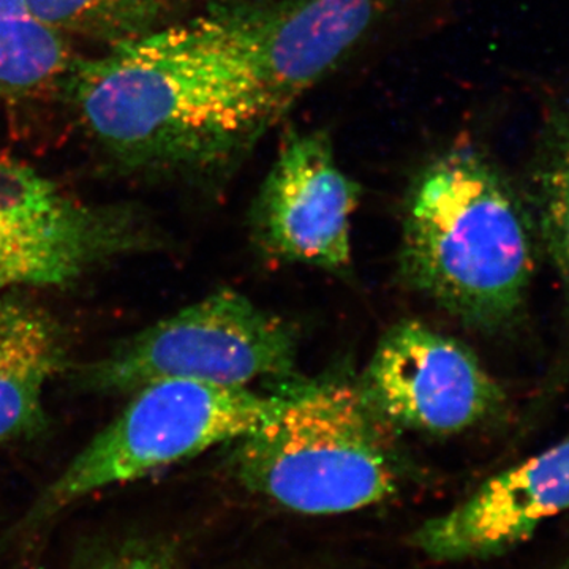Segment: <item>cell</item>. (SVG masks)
Here are the masks:
<instances>
[{
  "instance_id": "1",
  "label": "cell",
  "mask_w": 569,
  "mask_h": 569,
  "mask_svg": "<svg viewBox=\"0 0 569 569\" xmlns=\"http://www.w3.org/2000/svg\"><path fill=\"white\" fill-rule=\"evenodd\" d=\"M82 126L127 167H204L272 118L238 7L159 26L69 71Z\"/></svg>"
},
{
  "instance_id": "2",
  "label": "cell",
  "mask_w": 569,
  "mask_h": 569,
  "mask_svg": "<svg viewBox=\"0 0 569 569\" xmlns=\"http://www.w3.org/2000/svg\"><path fill=\"white\" fill-rule=\"evenodd\" d=\"M533 233L530 213L488 157L458 146L411 186L400 271L462 323L505 328L526 306Z\"/></svg>"
},
{
  "instance_id": "3",
  "label": "cell",
  "mask_w": 569,
  "mask_h": 569,
  "mask_svg": "<svg viewBox=\"0 0 569 569\" xmlns=\"http://www.w3.org/2000/svg\"><path fill=\"white\" fill-rule=\"evenodd\" d=\"M387 421L361 388L305 389L271 425L231 441L230 467L250 492L309 516L383 503L402 485Z\"/></svg>"
},
{
  "instance_id": "4",
  "label": "cell",
  "mask_w": 569,
  "mask_h": 569,
  "mask_svg": "<svg viewBox=\"0 0 569 569\" xmlns=\"http://www.w3.org/2000/svg\"><path fill=\"white\" fill-rule=\"evenodd\" d=\"M298 395H258L250 388L183 378L144 385L44 489L31 518H51L99 490L231 443L282 417Z\"/></svg>"
},
{
  "instance_id": "5",
  "label": "cell",
  "mask_w": 569,
  "mask_h": 569,
  "mask_svg": "<svg viewBox=\"0 0 569 569\" xmlns=\"http://www.w3.org/2000/svg\"><path fill=\"white\" fill-rule=\"evenodd\" d=\"M298 335L282 318L233 290L217 291L114 343L71 370L82 391L132 395L168 378L249 388L293 373Z\"/></svg>"
},
{
  "instance_id": "6",
  "label": "cell",
  "mask_w": 569,
  "mask_h": 569,
  "mask_svg": "<svg viewBox=\"0 0 569 569\" xmlns=\"http://www.w3.org/2000/svg\"><path fill=\"white\" fill-rule=\"evenodd\" d=\"M162 246L140 212L84 203L0 152V291L62 288Z\"/></svg>"
},
{
  "instance_id": "7",
  "label": "cell",
  "mask_w": 569,
  "mask_h": 569,
  "mask_svg": "<svg viewBox=\"0 0 569 569\" xmlns=\"http://www.w3.org/2000/svg\"><path fill=\"white\" fill-rule=\"evenodd\" d=\"M361 389L388 425L430 436L471 429L505 403L503 389L470 348L417 320L383 336Z\"/></svg>"
},
{
  "instance_id": "8",
  "label": "cell",
  "mask_w": 569,
  "mask_h": 569,
  "mask_svg": "<svg viewBox=\"0 0 569 569\" xmlns=\"http://www.w3.org/2000/svg\"><path fill=\"white\" fill-rule=\"evenodd\" d=\"M361 189L340 168L328 134H284L252 212L253 238L268 257L340 272L351 264V217Z\"/></svg>"
},
{
  "instance_id": "9",
  "label": "cell",
  "mask_w": 569,
  "mask_h": 569,
  "mask_svg": "<svg viewBox=\"0 0 569 569\" xmlns=\"http://www.w3.org/2000/svg\"><path fill=\"white\" fill-rule=\"evenodd\" d=\"M569 511V436L489 478L455 508L426 520L415 548L436 561L485 560L518 548Z\"/></svg>"
},
{
  "instance_id": "10",
  "label": "cell",
  "mask_w": 569,
  "mask_h": 569,
  "mask_svg": "<svg viewBox=\"0 0 569 569\" xmlns=\"http://www.w3.org/2000/svg\"><path fill=\"white\" fill-rule=\"evenodd\" d=\"M395 2L269 0L239 6L271 116L342 62Z\"/></svg>"
},
{
  "instance_id": "11",
  "label": "cell",
  "mask_w": 569,
  "mask_h": 569,
  "mask_svg": "<svg viewBox=\"0 0 569 569\" xmlns=\"http://www.w3.org/2000/svg\"><path fill=\"white\" fill-rule=\"evenodd\" d=\"M67 367L69 342L58 318L17 290L0 291V445L47 429L44 392Z\"/></svg>"
},
{
  "instance_id": "12",
  "label": "cell",
  "mask_w": 569,
  "mask_h": 569,
  "mask_svg": "<svg viewBox=\"0 0 569 569\" xmlns=\"http://www.w3.org/2000/svg\"><path fill=\"white\" fill-rule=\"evenodd\" d=\"M66 37L33 13L28 0H0V99H26L69 74Z\"/></svg>"
},
{
  "instance_id": "13",
  "label": "cell",
  "mask_w": 569,
  "mask_h": 569,
  "mask_svg": "<svg viewBox=\"0 0 569 569\" xmlns=\"http://www.w3.org/2000/svg\"><path fill=\"white\" fill-rule=\"evenodd\" d=\"M535 231L569 291V104L545 129L531 174Z\"/></svg>"
},
{
  "instance_id": "14",
  "label": "cell",
  "mask_w": 569,
  "mask_h": 569,
  "mask_svg": "<svg viewBox=\"0 0 569 569\" xmlns=\"http://www.w3.org/2000/svg\"><path fill=\"white\" fill-rule=\"evenodd\" d=\"M33 13L62 37L111 44L159 28L176 0H28Z\"/></svg>"
},
{
  "instance_id": "15",
  "label": "cell",
  "mask_w": 569,
  "mask_h": 569,
  "mask_svg": "<svg viewBox=\"0 0 569 569\" xmlns=\"http://www.w3.org/2000/svg\"><path fill=\"white\" fill-rule=\"evenodd\" d=\"M97 569H173L168 567L163 560L148 553H127V556L116 557L108 560L102 567Z\"/></svg>"
}]
</instances>
